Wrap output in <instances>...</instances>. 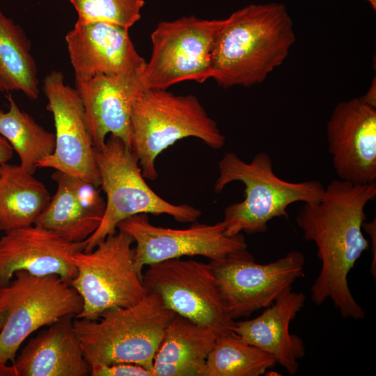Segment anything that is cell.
<instances>
[{
  "label": "cell",
  "instance_id": "14",
  "mask_svg": "<svg viewBox=\"0 0 376 376\" xmlns=\"http://www.w3.org/2000/svg\"><path fill=\"white\" fill-rule=\"evenodd\" d=\"M329 152L340 180L365 185L376 180V107L361 97L342 102L327 125Z\"/></svg>",
  "mask_w": 376,
  "mask_h": 376
},
{
  "label": "cell",
  "instance_id": "12",
  "mask_svg": "<svg viewBox=\"0 0 376 376\" xmlns=\"http://www.w3.org/2000/svg\"><path fill=\"white\" fill-rule=\"evenodd\" d=\"M117 229L127 233L136 244L134 264L142 274L144 266L183 256H201L218 260L246 249L242 234H224L223 221L214 224H193L185 229L157 226L147 214H139L120 221Z\"/></svg>",
  "mask_w": 376,
  "mask_h": 376
},
{
  "label": "cell",
  "instance_id": "31",
  "mask_svg": "<svg viewBox=\"0 0 376 376\" xmlns=\"http://www.w3.org/2000/svg\"><path fill=\"white\" fill-rule=\"evenodd\" d=\"M375 81L374 85L371 86L368 93L361 98L368 104L376 107V93H375Z\"/></svg>",
  "mask_w": 376,
  "mask_h": 376
},
{
  "label": "cell",
  "instance_id": "1",
  "mask_svg": "<svg viewBox=\"0 0 376 376\" xmlns=\"http://www.w3.org/2000/svg\"><path fill=\"white\" fill-rule=\"evenodd\" d=\"M376 198V182L358 185L332 180L320 201L304 203L296 221L306 240L313 242L321 262L311 291L320 305L330 299L345 318L361 320L366 312L352 296L347 276L370 242L363 234L365 207Z\"/></svg>",
  "mask_w": 376,
  "mask_h": 376
},
{
  "label": "cell",
  "instance_id": "27",
  "mask_svg": "<svg viewBox=\"0 0 376 376\" xmlns=\"http://www.w3.org/2000/svg\"><path fill=\"white\" fill-rule=\"evenodd\" d=\"M66 175L68 182L79 205L90 216L102 220L105 202L98 187L84 180Z\"/></svg>",
  "mask_w": 376,
  "mask_h": 376
},
{
  "label": "cell",
  "instance_id": "19",
  "mask_svg": "<svg viewBox=\"0 0 376 376\" xmlns=\"http://www.w3.org/2000/svg\"><path fill=\"white\" fill-rule=\"evenodd\" d=\"M72 315L32 337L12 363L16 376H86L91 367L75 331Z\"/></svg>",
  "mask_w": 376,
  "mask_h": 376
},
{
  "label": "cell",
  "instance_id": "16",
  "mask_svg": "<svg viewBox=\"0 0 376 376\" xmlns=\"http://www.w3.org/2000/svg\"><path fill=\"white\" fill-rule=\"evenodd\" d=\"M128 30L107 22L77 21L65 38L75 79L142 72L146 61Z\"/></svg>",
  "mask_w": 376,
  "mask_h": 376
},
{
  "label": "cell",
  "instance_id": "7",
  "mask_svg": "<svg viewBox=\"0 0 376 376\" xmlns=\"http://www.w3.org/2000/svg\"><path fill=\"white\" fill-rule=\"evenodd\" d=\"M0 287V364L13 363L25 340L44 326L81 311V296L69 282L54 274L15 272Z\"/></svg>",
  "mask_w": 376,
  "mask_h": 376
},
{
  "label": "cell",
  "instance_id": "24",
  "mask_svg": "<svg viewBox=\"0 0 376 376\" xmlns=\"http://www.w3.org/2000/svg\"><path fill=\"white\" fill-rule=\"evenodd\" d=\"M56 191L34 225L49 230L70 242L86 241L101 220L88 214L77 201L66 175L55 171L52 175Z\"/></svg>",
  "mask_w": 376,
  "mask_h": 376
},
{
  "label": "cell",
  "instance_id": "34",
  "mask_svg": "<svg viewBox=\"0 0 376 376\" xmlns=\"http://www.w3.org/2000/svg\"><path fill=\"white\" fill-rule=\"evenodd\" d=\"M2 328V322H1V318H0V331Z\"/></svg>",
  "mask_w": 376,
  "mask_h": 376
},
{
  "label": "cell",
  "instance_id": "8",
  "mask_svg": "<svg viewBox=\"0 0 376 376\" xmlns=\"http://www.w3.org/2000/svg\"><path fill=\"white\" fill-rule=\"evenodd\" d=\"M134 243L130 235L118 230L91 251L72 256L77 274L69 283L83 301L76 318L97 319L109 310L134 305L145 297L148 291L134 264Z\"/></svg>",
  "mask_w": 376,
  "mask_h": 376
},
{
  "label": "cell",
  "instance_id": "22",
  "mask_svg": "<svg viewBox=\"0 0 376 376\" xmlns=\"http://www.w3.org/2000/svg\"><path fill=\"white\" fill-rule=\"evenodd\" d=\"M38 70L31 43L20 26L0 11V91L39 96Z\"/></svg>",
  "mask_w": 376,
  "mask_h": 376
},
{
  "label": "cell",
  "instance_id": "35",
  "mask_svg": "<svg viewBox=\"0 0 376 376\" xmlns=\"http://www.w3.org/2000/svg\"><path fill=\"white\" fill-rule=\"evenodd\" d=\"M1 165V164H0Z\"/></svg>",
  "mask_w": 376,
  "mask_h": 376
},
{
  "label": "cell",
  "instance_id": "2",
  "mask_svg": "<svg viewBox=\"0 0 376 376\" xmlns=\"http://www.w3.org/2000/svg\"><path fill=\"white\" fill-rule=\"evenodd\" d=\"M295 41L292 19L282 3L251 4L233 13L211 50L212 78L222 87L263 82L282 64Z\"/></svg>",
  "mask_w": 376,
  "mask_h": 376
},
{
  "label": "cell",
  "instance_id": "11",
  "mask_svg": "<svg viewBox=\"0 0 376 376\" xmlns=\"http://www.w3.org/2000/svg\"><path fill=\"white\" fill-rule=\"evenodd\" d=\"M233 320L271 306L304 276L305 258L298 251L267 264H259L244 250L209 263Z\"/></svg>",
  "mask_w": 376,
  "mask_h": 376
},
{
  "label": "cell",
  "instance_id": "25",
  "mask_svg": "<svg viewBox=\"0 0 376 376\" xmlns=\"http://www.w3.org/2000/svg\"><path fill=\"white\" fill-rule=\"evenodd\" d=\"M276 363L273 356L232 331L217 336L207 359L205 376H259Z\"/></svg>",
  "mask_w": 376,
  "mask_h": 376
},
{
  "label": "cell",
  "instance_id": "13",
  "mask_svg": "<svg viewBox=\"0 0 376 376\" xmlns=\"http://www.w3.org/2000/svg\"><path fill=\"white\" fill-rule=\"evenodd\" d=\"M47 109L53 116L55 149L38 168H51L100 186L94 145L88 130L82 100L75 89L66 84L58 70L48 73L43 82Z\"/></svg>",
  "mask_w": 376,
  "mask_h": 376
},
{
  "label": "cell",
  "instance_id": "29",
  "mask_svg": "<svg viewBox=\"0 0 376 376\" xmlns=\"http://www.w3.org/2000/svg\"><path fill=\"white\" fill-rule=\"evenodd\" d=\"M363 228L370 235L372 241V251L373 258L371 263L370 272L373 276L376 275V221L374 220L369 222H364Z\"/></svg>",
  "mask_w": 376,
  "mask_h": 376
},
{
  "label": "cell",
  "instance_id": "5",
  "mask_svg": "<svg viewBox=\"0 0 376 376\" xmlns=\"http://www.w3.org/2000/svg\"><path fill=\"white\" fill-rule=\"evenodd\" d=\"M195 137L214 150L225 144L215 120L198 98L166 89H143L132 108L130 148L146 179L157 178V157L178 141Z\"/></svg>",
  "mask_w": 376,
  "mask_h": 376
},
{
  "label": "cell",
  "instance_id": "6",
  "mask_svg": "<svg viewBox=\"0 0 376 376\" xmlns=\"http://www.w3.org/2000/svg\"><path fill=\"white\" fill-rule=\"evenodd\" d=\"M94 150L107 199L101 222L86 240L84 251L93 249L117 231L120 221L136 214H168L180 223H194L201 217L199 209L171 203L156 194L145 181L136 156L118 137L109 134L104 143Z\"/></svg>",
  "mask_w": 376,
  "mask_h": 376
},
{
  "label": "cell",
  "instance_id": "21",
  "mask_svg": "<svg viewBox=\"0 0 376 376\" xmlns=\"http://www.w3.org/2000/svg\"><path fill=\"white\" fill-rule=\"evenodd\" d=\"M50 199L44 184L20 164L0 165V230L34 225Z\"/></svg>",
  "mask_w": 376,
  "mask_h": 376
},
{
  "label": "cell",
  "instance_id": "4",
  "mask_svg": "<svg viewBox=\"0 0 376 376\" xmlns=\"http://www.w3.org/2000/svg\"><path fill=\"white\" fill-rule=\"evenodd\" d=\"M175 315L160 295L148 291L136 304L73 320L88 364L130 363L150 370L164 331Z\"/></svg>",
  "mask_w": 376,
  "mask_h": 376
},
{
  "label": "cell",
  "instance_id": "3",
  "mask_svg": "<svg viewBox=\"0 0 376 376\" xmlns=\"http://www.w3.org/2000/svg\"><path fill=\"white\" fill-rule=\"evenodd\" d=\"M218 167L216 192H221L233 182L244 185V199L228 205L224 210V234L229 237L242 232L267 231L272 219L288 218L289 205L296 202L318 203L325 188L318 180L291 182L282 180L274 172L271 157L265 152L256 154L250 162L235 153L226 152Z\"/></svg>",
  "mask_w": 376,
  "mask_h": 376
},
{
  "label": "cell",
  "instance_id": "33",
  "mask_svg": "<svg viewBox=\"0 0 376 376\" xmlns=\"http://www.w3.org/2000/svg\"><path fill=\"white\" fill-rule=\"evenodd\" d=\"M367 1L370 3V5L373 8V9L375 10V8H376V0H367Z\"/></svg>",
  "mask_w": 376,
  "mask_h": 376
},
{
  "label": "cell",
  "instance_id": "26",
  "mask_svg": "<svg viewBox=\"0 0 376 376\" xmlns=\"http://www.w3.org/2000/svg\"><path fill=\"white\" fill-rule=\"evenodd\" d=\"M78 22H103L129 29L141 18L143 0H70Z\"/></svg>",
  "mask_w": 376,
  "mask_h": 376
},
{
  "label": "cell",
  "instance_id": "10",
  "mask_svg": "<svg viewBox=\"0 0 376 376\" xmlns=\"http://www.w3.org/2000/svg\"><path fill=\"white\" fill-rule=\"evenodd\" d=\"M147 291L157 292L175 314L208 327L217 336L233 331L232 318L210 263L175 258L148 265Z\"/></svg>",
  "mask_w": 376,
  "mask_h": 376
},
{
  "label": "cell",
  "instance_id": "28",
  "mask_svg": "<svg viewBox=\"0 0 376 376\" xmlns=\"http://www.w3.org/2000/svg\"><path fill=\"white\" fill-rule=\"evenodd\" d=\"M90 367L92 376H152L149 369L134 363L93 364Z\"/></svg>",
  "mask_w": 376,
  "mask_h": 376
},
{
  "label": "cell",
  "instance_id": "30",
  "mask_svg": "<svg viewBox=\"0 0 376 376\" xmlns=\"http://www.w3.org/2000/svg\"><path fill=\"white\" fill-rule=\"evenodd\" d=\"M13 155L9 143L0 134V164L8 162Z\"/></svg>",
  "mask_w": 376,
  "mask_h": 376
},
{
  "label": "cell",
  "instance_id": "23",
  "mask_svg": "<svg viewBox=\"0 0 376 376\" xmlns=\"http://www.w3.org/2000/svg\"><path fill=\"white\" fill-rule=\"evenodd\" d=\"M8 99V110L0 109V134L17 154L19 164L33 174L39 162L54 152L55 134L21 110L11 96Z\"/></svg>",
  "mask_w": 376,
  "mask_h": 376
},
{
  "label": "cell",
  "instance_id": "18",
  "mask_svg": "<svg viewBox=\"0 0 376 376\" xmlns=\"http://www.w3.org/2000/svg\"><path fill=\"white\" fill-rule=\"evenodd\" d=\"M305 301L304 293L288 290L258 317L235 322L233 331L244 342L273 356L277 363L294 375L306 350L301 338L290 332V324Z\"/></svg>",
  "mask_w": 376,
  "mask_h": 376
},
{
  "label": "cell",
  "instance_id": "20",
  "mask_svg": "<svg viewBox=\"0 0 376 376\" xmlns=\"http://www.w3.org/2000/svg\"><path fill=\"white\" fill-rule=\"evenodd\" d=\"M217 338L211 329L175 314L155 355L152 376H205Z\"/></svg>",
  "mask_w": 376,
  "mask_h": 376
},
{
  "label": "cell",
  "instance_id": "17",
  "mask_svg": "<svg viewBox=\"0 0 376 376\" xmlns=\"http://www.w3.org/2000/svg\"><path fill=\"white\" fill-rule=\"evenodd\" d=\"M142 72L75 79V89L83 102L94 147L102 146L109 134L118 137L130 147L132 108L145 89L141 79Z\"/></svg>",
  "mask_w": 376,
  "mask_h": 376
},
{
  "label": "cell",
  "instance_id": "15",
  "mask_svg": "<svg viewBox=\"0 0 376 376\" xmlns=\"http://www.w3.org/2000/svg\"><path fill=\"white\" fill-rule=\"evenodd\" d=\"M85 246L86 241L70 242L36 225L5 232L0 237V287L20 270L36 276L54 274L70 282L77 274L72 257Z\"/></svg>",
  "mask_w": 376,
  "mask_h": 376
},
{
  "label": "cell",
  "instance_id": "32",
  "mask_svg": "<svg viewBox=\"0 0 376 376\" xmlns=\"http://www.w3.org/2000/svg\"><path fill=\"white\" fill-rule=\"evenodd\" d=\"M0 376H16L13 366L12 364H0Z\"/></svg>",
  "mask_w": 376,
  "mask_h": 376
},
{
  "label": "cell",
  "instance_id": "9",
  "mask_svg": "<svg viewBox=\"0 0 376 376\" xmlns=\"http://www.w3.org/2000/svg\"><path fill=\"white\" fill-rule=\"evenodd\" d=\"M224 19L182 17L159 22L152 32V54L141 79L145 89H167L185 81L212 78L210 54Z\"/></svg>",
  "mask_w": 376,
  "mask_h": 376
}]
</instances>
